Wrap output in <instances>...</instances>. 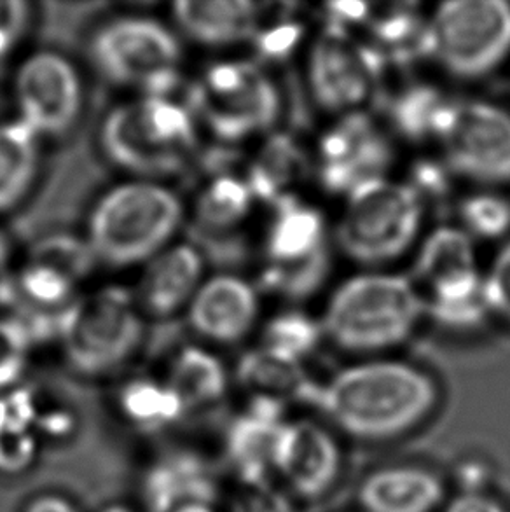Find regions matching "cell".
Listing matches in <instances>:
<instances>
[{"label": "cell", "instance_id": "obj_42", "mask_svg": "<svg viewBox=\"0 0 510 512\" xmlns=\"http://www.w3.org/2000/svg\"><path fill=\"white\" fill-rule=\"evenodd\" d=\"M441 512H509V509L488 492L456 493L453 499L446 500Z\"/></svg>", "mask_w": 510, "mask_h": 512}, {"label": "cell", "instance_id": "obj_12", "mask_svg": "<svg viewBox=\"0 0 510 512\" xmlns=\"http://www.w3.org/2000/svg\"><path fill=\"white\" fill-rule=\"evenodd\" d=\"M435 146L456 179L500 189L510 184V111L502 105L458 98Z\"/></svg>", "mask_w": 510, "mask_h": 512}, {"label": "cell", "instance_id": "obj_46", "mask_svg": "<svg viewBox=\"0 0 510 512\" xmlns=\"http://www.w3.org/2000/svg\"><path fill=\"white\" fill-rule=\"evenodd\" d=\"M14 42H16V39L14 37H11V35L6 34V32H2L0 30V60L4 58V56L11 51V48L14 46Z\"/></svg>", "mask_w": 510, "mask_h": 512}, {"label": "cell", "instance_id": "obj_9", "mask_svg": "<svg viewBox=\"0 0 510 512\" xmlns=\"http://www.w3.org/2000/svg\"><path fill=\"white\" fill-rule=\"evenodd\" d=\"M386 63L357 32L325 23L306 48V84L332 118L369 112L380 97Z\"/></svg>", "mask_w": 510, "mask_h": 512}, {"label": "cell", "instance_id": "obj_14", "mask_svg": "<svg viewBox=\"0 0 510 512\" xmlns=\"http://www.w3.org/2000/svg\"><path fill=\"white\" fill-rule=\"evenodd\" d=\"M93 58L105 77L144 88L149 97L165 98L179 83V42L158 21H112L95 35Z\"/></svg>", "mask_w": 510, "mask_h": 512}, {"label": "cell", "instance_id": "obj_23", "mask_svg": "<svg viewBox=\"0 0 510 512\" xmlns=\"http://www.w3.org/2000/svg\"><path fill=\"white\" fill-rule=\"evenodd\" d=\"M262 6L249 0H180L175 20L194 41L231 46L254 39L261 25Z\"/></svg>", "mask_w": 510, "mask_h": 512}, {"label": "cell", "instance_id": "obj_43", "mask_svg": "<svg viewBox=\"0 0 510 512\" xmlns=\"http://www.w3.org/2000/svg\"><path fill=\"white\" fill-rule=\"evenodd\" d=\"M30 9L21 0H0V30L18 39L27 28Z\"/></svg>", "mask_w": 510, "mask_h": 512}, {"label": "cell", "instance_id": "obj_7", "mask_svg": "<svg viewBox=\"0 0 510 512\" xmlns=\"http://www.w3.org/2000/svg\"><path fill=\"white\" fill-rule=\"evenodd\" d=\"M334 240L324 212L304 198L273 207L266 238L262 284L290 301L317 294L331 275Z\"/></svg>", "mask_w": 510, "mask_h": 512}, {"label": "cell", "instance_id": "obj_38", "mask_svg": "<svg viewBox=\"0 0 510 512\" xmlns=\"http://www.w3.org/2000/svg\"><path fill=\"white\" fill-rule=\"evenodd\" d=\"M41 437L30 430H0V472L16 476L37 458Z\"/></svg>", "mask_w": 510, "mask_h": 512}, {"label": "cell", "instance_id": "obj_22", "mask_svg": "<svg viewBox=\"0 0 510 512\" xmlns=\"http://www.w3.org/2000/svg\"><path fill=\"white\" fill-rule=\"evenodd\" d=\"M236 380L249 399L273 402L285 409L294 404L311 406L318 387L304 362L264 346L243 355L236 367Z\"/></svg>", "mask_w": 510, "mask_h": 512}, {"label": "cell", "instance_id": "obj_11", "mask_svg": "<svg viewBox=\"0 0 510 512\" xmlns=\"http://www.w3.org/2000/svg\"><path fill=\"white\" fill-rule=\"evenodd\" d=\"M193 100L208 128L226 142L268 133L282 111L280 91L268 72L242 60L210 67Z\"/></svg>", "mask_w": 510, "mask_h": 512}, {"label": "cell", "instance_id": "obj_10", "mask_svg": "<svg viewBox=\"0 0 510 512\" xmlns=\"http://www.w3.org/2000/svg\"><path fill=\"white\" fill-rule=\"evenodd\" d=\"M58 333L70 366L86 376L112 373L142 340V320L121 289H105L70 305L58 317Z\"/></svg>", "mask_w": 510, "mask_h": 512}, {"label": "cell", "instance_id": "obj_39", "mask_svg": "<svg viewBox=\"0 0 510 512\" xmlns=\"http://www.w3.org/2000/svg\"><path fill=\"white\" fill-rule=\"evenodd\" d=\"M456 179L455 173L449 170L442 158L437 160H420L411 168L409 179L404 180L427 207L428 200H442L451 191V180Z\"/></svg>", "mask_w": 510, "mask_h": 512}, {"label": "cell", "instance_id": "obj_48", "mask_svg": "<svg viewBox=\"0 0 510 512\" xmlns=\"http://www.w3.org/2000/svg\"><path fill=\"white\" fill-rule=\"evenodd\" d=\"M100 512H137L133 507L128 506V504H123V502H114V504H109V506H105L104 509Z\"/></svg>", "mask_w": 510, "mask_h": 512}, {"label": "cell", "instance_id": "obj_16", "mask_svg": "<svg viewBox=\"0 0 510 512\" xmlns=\"http://www.w3.org/2000/svg\"><path fill=\"white\" fill-rule=\"evenodd\" d=\"M21 121L37 135H60L76 123L81 109V81L62 56L39 53L16 76Z\"/></svg>", "mask_w": 510, "mask_h": 512}, {"label": "cell", "instance_id": "obj_31", "mask_svg": "<svg viewBox=\"0 0 510 512\" xmlns=\"http://www.w3.org/2000/svg\"><path fill=\"white\" fill-rule=\"evenodd\" d=\"M324 340L320 317H313L301 308H289L268 320L262 331L261 346L306 362Z\"/></svg>", "mask_w": 510, "mask_h": 512}, {"label": "cell", "instance_id": "obj_40", "mask_svg": "<svg viewBox=\"0 0 510 512\" xmlns=\"http://www.w3.org/2000/svg\"><path fill=\"white\" fill-rule=\"evenodd\" d=\"M231 512H294L289 497L271 483L242 486Z\"/></svg>", "mask_w": 510, "mask_h": 512}, {"label": "cell", "instance_id": "obj_32", "mask_svg": "<svg viewBox=\"0 0 510 512\" xmlns=\"http://www.w3.org/2000/svg\"><path fill=\"white\" fill-rule=\"evenodd\" d=\"M254 200L245 179L221 175L201 194L196 215L208 231H226L238 226L250 214Z\"/></svg>", "mask_w": 510, "mask_h": 512}, {"label": "cell", "instance_id": "obj_20", "mask_svg": "<svg viewBox=\"0 0 510 512\" xmlns=\"http://www.w3.org/2000/svg\"><path fill=\"white\" fill-rule=\"evenodd\" d=\"M357 497L364 512H441L446 486L420 465H386L367 474Z\"/></svg>", "mask_w": 510, "mask_h": 512}, {"label": "cell", "instance_id": "obj_6", "mask_svg": "<svg viewBox=\"0 0 510 512\" xmlns=\"http://www.w3.org/2000/svg\"><path fill=\"white\" fill-rule=\"evenodd\" d=\"M182 205L166 187L138 182L116 187L90 221V247L100 261L128 266L154 256L179 228Z\"/></svg>", "mask_w": 510, "mask_h": 512}, {"label": "cell", "instance_id": "obj_30", "mask_svg": "<svg viewBox=\"0 0 510 512\" xmlns=\"http://www.w3.org/2000/svg\"><path fill=\"white\" fill-rule=\"evenodd\" d=\"M458 226L474 242H504L510 236V198L500 189L476 187L458 201Z\"/></svg>", "mask_w": 510, "mask_h": 512}, {"label": "cell", "instance_id": "obj_29", "mask_svg": "<svg viewBox=\"0 0 510 512\" xmlns=\"http://www.w3.org/2000/svg\"><path fill=\"white\" fill-rule=\"evenodd\" d=\"M37 133L16 121L0 125V210L14 207L27 193L37 170Z\"/></svg>", "mask_w": 510, "mask_h": 512}, {"label": "cell", "instance_id": "obj_5", "mask_svg": "<svg viewBox=\"0 0 510 512\" xmlns=\"http://www.w3.org/2000/svg\"><path fill=\"white\" fill-rule=\"evenodd\" d=\"M510 58V4L451 0L427 14V60L458 81H479Z\"/></svg>", "mask_w": 510, "mask_h": 512}, {"label": "cell", "instance_id": "obj_35", "mask_svg": "<svg viewBox=\"0 0 510 512\" xmlns=\"http://www.w3.org/2000/svg\"><path fill=\"white\" fill-rule=\"evenodd\" d=\"M252 41L264 60L280 62L294 55L306 41V27L294 14H282L266 27L259 25Z\"/></svg>", "mask_w": 510, "mask_h": 512}, {"label": "cell", "instance_id": "obj_26", "mask_svg": "<svg viewBox=\"0 0 510 512\" xmlns=\"http://www.w3.org/2000/svg\"><path fill=\"white\" fill-rule=\"evenodd\" d=\"M360 35L386 65H407L427 58V14L414 6L371 7Z\"/></svg>", "mask_w": 510, "mask_h": 512}, {"label": "cell", "instance_id": "obj_15", "mask_svg": "<svg viewBox=\"0 0 510 512\" xmlns=\"http://www.w3.org/2000/svg\"><path fill=\"white\" fill-rule=\"evenodd\" d=\"M341 469L343 451L327 425L287 418L276 439L273 474L292 495L304 500L324 497L338 483Z\"/></svg>", "mask_w": 510, "mask_h": 512}, {"label": "cell", "instance_id": "obj_21", "mask_svg": "<svg viewBox=\"0 0 510 512\" xmlns=\"http://www.w3.org/2000/svg\"><path fill=\"white\" fill-rule=\"evenodd\" d=\"M313 177L311 151L289 133H271L250 161L245 182L255 200L269 205L301 198V187Z\"/></svg>", "mask_w": 510, "mask_h": 512}, {"label": "cell", "instance_id": "obj_1", "mask_svg": "<svg viewBox=\"0 0 510 512\" xmlns=\"http://www.w3.org/2000/svg\"><path fill=\"white\" fill-rule=\"evenodd\" d=\"M441 390L413 362L369 357L318 383L313 408L346 436L380 443L420 427L434 413Z\"/></svg>", "mask_w": 510, "mask_h": 512}, {"label": "cell", "instance_id": "obj_37", "mask_svg": "<svg viewBox=\"0 0 510 512\" xmlns=\"http://www.w3.org/2000/svg\"><path fill=\"white\" fill-rule=\"evenodd\" d=\"M483 287L491 319L510 326V240L502 243L484 268Z\"/></svg>", "mask_w": 510, "mask_h": 512}, {"label": "cell", "instance_id": "obj_17", "mask_svg": "<svg viewBox=\"0 0 510 512\" xmlns=\"http://www.w3.org/2000/svg\"><path fill=\"white\" fill-rule=\"evenodd\" d=\"M219 495L214 465L205 453L175 446L152 458L140 485L145 512H175L194 504H212Z\"/></svg>", "mask_w": 510, "mask_h": 512}, {"label": "cell", "instance_id": "obj_34", "mask_svg": "<svg viewBox=\"0 0 510 512\" xmlns=\"http://www.w3.org/2000/svg\"><path fill=\"white\" fill-rule=\"evenodd\" d=\"M32 334L21 320H0V390H9L27 367Z\"/></svg>", "mask_w": 510, "mask_h": 512}, {"label": "cell", "instance_id": "obj_45", "mask_svg": "<svg viewBox=\"0 0 510 512\" xmlns=\"http://www.w3.org/2000/svg\"><path fill=\"white\" fill-rule=\"evenodd\" d=\"M18 294V285L14 284L9 273V249L6 238L0 235V306L11 305Z\"/></svg>", "mask_w": 510, "mask_h": 512}, {"label": "cell", "instance_id": "obj_18", "mask_svg": "<svg viewBox=\"0 0 510 512\" xmlns=\"http://www.w3.org/2000/svg\"><path fill=\"white\" fill-rule=\"evenodd\" d=\"M287 409L273 402L249 399L247 409L229 425L224 451L242 486L269 483L273 476L276 439Z\"/></svg>", "mask_w": 510, "mask_h": 512}, {"label": "cell", "instance_id": "obj_44", "mask_svg": "<svg viewBox=\"0 0 510 512\" xmlns=\"http://www.w3.org/2000/svg\"><path fill=\"white\" fill-rule=\"evenodd\" d=\"M21 512H79L72 500L58 495V493H42L32 500H28L27 506Z\"/></svg>", "mask_w": 510, "mask_h": 512}, {"label": "cell", "instance_id": "obj_36", "mask_svg": "<svg viewBox=\"0 0 510 512\" xmlns=\"http://www.w3.org/2000/svg\"><path fill=\"white\" fill-rule=\"evenodd\" d=\"M18 287L35 305L55 308L69 301L74 291V282L60 271L32 263L21 273Z\"/></svg>", "mask_w": 510, "mask_h": 512}, {"label": "cell", "instance_id": "obj_8", "mask_svg": "<svg viewBox=\"0 0 510 512\" xmlns=\"http://www.w3.org/2000/svg\"><path fill=\"white\" fill-rule=\"evenodd\" d=\"M102 142L119 167L142 175H170L193 151L196 133L187 109L168 98L147 97L112 112Z\"/></svg>", "mask_w": 510, "mask_h": 512}, {"label": "cell", "instance_id": "obj_28", "mask_svg": "<svg viewBox=\"0 0 510 512\" xmlns=\"http://www.w3.org/2000/svg\"><path fill=\"white\" fill-rule=\"evenodd\" d=\"M119 411L142 432H159L179 423L187 413L184 402L168 383L133 380L119 390Z\"/></svg>", "mask_w": 510, "mask_h": 512}, {"label": "cell", "instance_id": "obj_27", "mask_svg": "<svg viewBox=\"0 0 510 512\" xmlns=\"http://www.w3.org/2000/svg\"><path fill=\"white\" fill-rule=\"evenodd\" d=\"M189 409L207 408L228 392V373L221 360L200 348H184L173 359L168 381Z\"/></svg>", "mask_w": 510, "mask_h": 512}, {"label": "cell", "instance_id": "obj_24", "mask_svg": "<svg viewBox=\"0 0 510 512\" xmlns=\"http://www.w3.org/2000/svg\"><path fill=\"white\" fill-rule=\"evenodd\" d=\"M456 98L435 84L407 83L388 98L386 128L399 139L423 146L437 144Z\"/></svg>", "mask_w": 510, "mask_h": 512}, {"label": "cell", "instance_id": "obj_25", "mask_svg": "<svg viewBox=\"0 0 510 512\" xmlns=\"http://www.w3.org/2000/svg\"><path fill=\"white\" fill-rule=\"evenodd\" d=\"M203 261L191 245H177L152 261L140 284V301L152 315L166 317L198 292Z\"/></svg>", "mask_w": 510, "mask_h": 512}, {"label": "cell", "instance_id": "obj_2", "mask_svg": "<svg viewBox=\"0 0 510 512\" xmlns=\"http://www.w3.org/2000/svg\"><path fill=\"white\" fill-rule=\"evenodd\" d=\"M425 319L411 278L392 270H362L334 287L320 315L325 340L341 352L383 357L413 338Z\"/></svg>", "mask_w": 510, "mask_h": 512}, {"label": "cell", "instance_id": "obj_19", "mask_svg": "<svg viewBox=\"0 0 510 512\" xmlns=\"http://www.w3.org/2000/svg\"><path fill=\"white\" fill-rule=\"evenodd\" d=\"M191 324L217 343H238L254 329L259 296L243 278L221 275L208 280L191 301Z\"/></svg>", "mask_w": 510, "mask_h": 512}, {"label": "cell", "instance_id": "obj_4", "mask_svg": "<svg viewBox=\"0 0 510 512\" xmlns=\"http://www.w3.org/2000/svg\"><path fill=\"white\" fill-rule=\"evenodd\" d=\"M407 277L420 292L425 317L442 329L469 333L491 319L476 242L458 224L423 233Z\"/></svg>", "mask_w": 510, "mask_h": 512}, {"label": "cell", "instance_id": "obj_33", "mask_svg": "<svg viewBox=\"0 0 510 512\" xmlns=\"http://www.w3.org/2000/svg\"><path fill=\"white\" fill-rule=\"evenodd\" d=\"M32 263L48 266L60 271L72 282L90 273L95 263V254L90 243H84L70 235H51L35 245Z\"/></svg>", "mask_w": 510, "mask_h": 512}, {"label": "cell", "instance_id": "obj_41", "mask_svg": "<svg viewBox=\"0 0 510 512\" xmlns=\"http://www.w3.org/2000/svg\"><path fill=\"white\" fill-rule=\"evenodd\" d=\"M491 472L488 465L479 458L463 460L456 471L458 493H486L490 485Z\"/></svg>", "mask_w": 510, "mask_h": 512}, {"label": "cell", "instance_id": "obj_13", "mask_svg": "<svg viewBox=\"0 0 510 512\" xmlns=\"http://www.w3.org/2000/svg\"><path fill=\"white\" fill-rule=\"evenodd\" d=\"M393 160L392 135L369 112L332 118L311 151L318 186L341 200L373 180L388 177Z\"/></svg>", "mask_w": 510, "mask_h": 512}, {"label": "cell", "instance_id": "obj_3", "mask_svg": "<svg viewBox=\"0 0 510 512\" xmlns=\"http://www.w3.org/2000/svg\"><path fill=\"white\" fill-rule=\"evenodd\" d=\"M427 207L404 180H373L343 198L334 247L364 270H388L413 254Z\"/></svg>", "mask_w": 510, "mask_h": 512}, {"label": "cell", "instance_id": "obj_47", "mask_svg": "<svg viewBox=\"0 0 510 512\" xmlns=\"http://www.w3.org/2000/svg\"><path fill=\"white\" fill-rule=\"evenodd\" d=\"M175 512H217L212 504H194V506L182 507Z\"/></svg>", "mask_w": 510, "mask_h": 512}]
</instances>
